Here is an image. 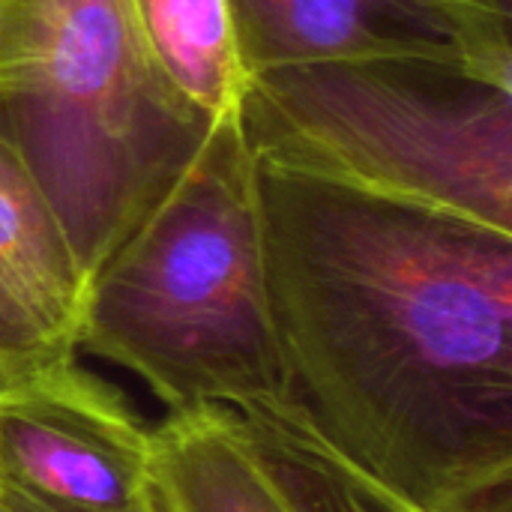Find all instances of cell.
Listing matches in <instances>:
<instances>
[{
    "label": "cell",
    "instance_id": "cell-7",
    "mask_svg": "<svg viewBox=\"0 0 512 512\" xmlns=\"http://www.w3.org/2000/svg\"><path fill=\"white\" fill-rule=\"evenodd\" d=\"M87 291L57 207L0 138V381L78 357Z\"/></svg>",
    "mask_w": 512,
    "mask_h": 512
},
{
    "label": "cell",
    "instance_id": "cell-2",
    "mask_svg": "<svg viewBox=\"0 0 512 512\" xmlns=\"http://www.w3.org/2000/svg\"><path fill=\"white\" fill-rule=\"evenodd\" d=\"M78 351L129 369L171 411L294 402L237 108L90 279Z\"/></svg>",
    "mask_w": 512,
    "mask_h": 512
},
{
    "label": "cell",
    "instance_id": "cell-9",
    "mask_svg": "<svg viewBox=\"0 0 512 512\" xmlns=\"http://www.w3.org/2000/svg\"><path fill=\"white\" fill-rule=\"evenodd\" d=\"M291 512H426L348 462L297 402L231 408Z\"/></svg>",
    "mask_w": 512,
    "mask_h": 512
},
{
    "label": "cell",
    "instance_id": "cell-6",
    "mask_svg": "<svg viewBox=\"0 0 512 512\" xmlns=\"http://www.w3.org/2000/svg\"><path fill=\"white\" fill-rule=\"evenodd\" d=\"M246 78L318 60L435 57L512 84V0H228Z\"/></svg>",
    "mask_w": 512,
    "mask_h": 512
},
{
    "label": "cell",
    "instance_id": "cell-5",
    "mask_svg": "<svg viewBox=\"0 0 512 512\" xmlns=\"http://www.w3.org/2000/svg\"><path fill=\"white\" fill-rule=\"evenodd\" d=\"M153 429L78 360L0 381V483L72 512L150 504Z\"/></svg>",
    "mask_w": 512,
    "mask_h": 512
},
{
    "label": "cell",
    "instance_id": "cell-10",
    "mask_svg": "<svg viewBox=\"0 0 512 512\" xmlns=\"http://www.w3.org/2000/svg\"><path fill=\"white\" fill-rule=\"evenodd\" d=\"M135 24L171 87L207 117L237 108L246 72L228 0H129Z\"/></svg>",
    "mask_w": 512,
    "mask_h": 512
},
{
    "label": "cell",
    "instance_id": "cell-8",
    "mask_svg": "<svg viewBox=\"0 0 512 512\" xmlns=\"http://www.w3.org/2000/svg\"><path fill=\"white\" fill-rule=\"evenodd\" d=\"M153 512H291L231 408L171 411L153 429Z\"/></svg>",
    "mask_w": 512,
    "mask_h": 512
},
{
    "label": "cell",
    "instance_id": "cell-3",
    "mask_svg": "<svg viewBox=\"0 0 512 512\" xmlns=\"http://www.w3.org/2000/svg\"><path fill=\"white\" fill-rule=\"evenodd\" d=\"M213 123L162 75L129 0H0V138L42 183L90 279Z\"/></svg>",
    "mask_w": 512,
    "mask_h": 512
},
{
    "label": "cell",
    "instance_id": "cell-4",
    "mask_svg": "<svg viewBox=\"0 0 512 512\" xmlns=\"http://www.w3.org/2000/svg\"><path fill=\"white\" fill-rule=\"evenodd\" d=\"M249 150L512 231V84L435 57H348L246 78Z\"/></svg>",
    "mask_w": 512,
    "mask_h": 512
},
{
    "label": "cell",
    "instance_id": "cell-11",
    "mask_svg": "<svg viewBox=\"0 0 512 512\" xmlns=\"http://www.w3.org/2000/svg\"><path fill=\"white\" fill-rule=\"evenodd\" d=\"M0 512H72V510L51 507V504H45V501H39V498H33V495H27V492H18V489H12V486H3V483H0ZM138 512H153V507L147 504L144 510H138Z\"/></svg>",
    "mask_w": 512,
    "mask_h": 512
},
{
    "label": "cell",
    "instance_id": "cell-1",
    "mask_svg": "<svg viewBox=\"0 0 512 512\" xmlns=\"http://www.w3.org/2000/svg\"><path fill=\"white\" fill-rule=\"evenodd\" d=\"M291 396L426 512H512V231L255 156Z\"/></svg>",
    "mask_w": 512,
    "mask_h": 512
}]
</instances>
